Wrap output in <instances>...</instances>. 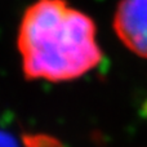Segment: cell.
Returning a JSON list of instances; mask_svg holds the SVG:
<instances>
[{"mask_svg":"<svg viewBox=\"0 0 147 147\" xmlns=\"http://www.w3.org/2000/svg\"><path fill=\"white\" fill-rule=\"evenodd\" d=\"M17 48L28 80L71 81L102 61L94 21L66 0H36L26 8Z\"/></svg>","mask_w":147,"mask_h":147,"instance_id":"obj_1","label":"cell"},{"mask_svg":"<svg viewBox=\"0 0 147 147\" xmlns=\"http://www.w3.org/2000/svg\"><path fill=\"white\" fill-rule=\"evenodd\" d=\"M112 25L130 52L147 58V0H120Z\"/></svg>","mask_w":147,"mask_h":147,"instance_id":"obj_2","label":"cell"},{"mask_svg":"<svg viewBox=\"0 0 147 147\" xmlns=\"http://www.w3.org/2000/svg\"><path fill=\"white\" fill-rule=\"evenodd\" d=\"M0 147H21V145L10 133L0 129Z\"/></svg>","mask_w":147,"mask_h":147,"instance_id":"obj_4","label":"cell"},{"mask_svg":"<svg viewBox=\"0 0 147 147\" xmlns=\"http://www.w3.org/2000/svg\"><path fill=\"white\" fill-rule=\"evenodd\" d=\"M22 145L23 147H62L58 141L47 134H25Z\"/></svg>","mask_w":147,"mask_h":147,"instance_id":"obj_3","label":"cell"}]
</instances>
